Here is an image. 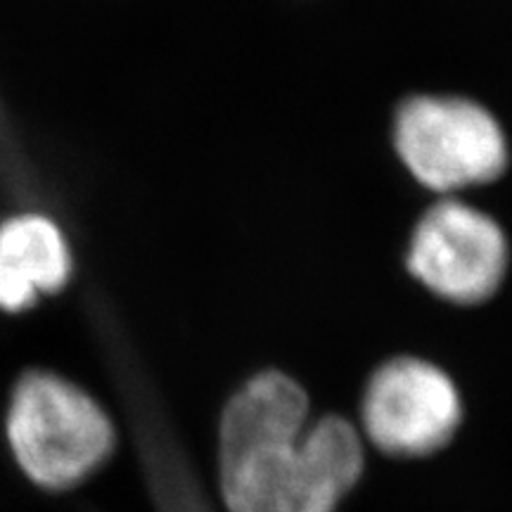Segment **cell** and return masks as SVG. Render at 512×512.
<instances>
[{"mask_svg":"<svg viewBox=\"0 0 512 512\" xmlns=\"http://www.w3.org/2000/svg\"><path fill=\"white\" fill-rule=\"evenodd\" d=\"M309 422L292 377L261 373L230 399L219 432V482L228 512H335L363 472L349 420Z\"/></svg>","mask_w":512,"mask_h":512,"instance_id":"6da1fadb","label":"cell"},{"mask_svg":"<svg viewBox=\"0 0 512 512\" xmlns=\"http://www.w3.org/2000/svg\"><path fill=\"white\" fill-rule=\"evenodd\" d=\"M8 441L24 475L50 491L91 477L110 458V415L81 387L53 373L24 375L12 392Z\"/></svg>","mask_w":512,"mask_h":512,"instance_id":"7a4b0ae2","label":"cell"},{"mask_svg":"<svg viewBox=\"0 0 512 512\" xmlns=\"http://www.w3.org/2000/svg\"><path fill=\"white\" fill-rule=\"evenodd\" d=\"M396 150L422 185L453 192L496 181L510 162L503 126L465 98H413L396 117Z\"/></svg>","mask_w":512,"mask_h":512,"instance_id":"3957f363","label":"cell"},{"mask_svg":"<svg viewBox=\"0 0 512 512\" xmlns=\"http://www.w3.org/2000/svg\"><path fill=\"white\" fill-rule=\"evenodd\" d=\"M510 245L489 214L458 200L427 211L415 228L408 268L422 285L456 304H482L503 285Z\"/></svg>","mask_w":512,"mask_h":512,"instance_id":"277c9868","label":"cell"},{"mask_svg":"<svg viewBox=\"0 0 512 512\" xmlns=\"http://www.w3.org/2000/svg\"><path fill=\"white\" fill-rule=\"evenodd\" d=\"M460 418L463 406L456 384L420 358L384 363L363 396L368 437L389 456H430L453 439Z\"/></svg>","mask_w":512,"mask_h":512,"instance_id":"5b68a950","label":"cell"},{"mask_svg":"<svg viewBox=\"0 0 512 512\" xmlns=\"http://www.w3.org/2000/svg\"><path fill=\"white\" fill-rule=\"evenodd\" d=\"M72 275V254L46 216L24 214L0 226V309L24 311L53 294Z\"/></svg>","mask_w":512,"mask_h":512,"instance_id":"8992f818","label":"cell"},{"mask_svg":"<svg viewBox=\"0 0 512 512\" xmlns=\"http://www.w3.org/2000/svg\"><path fill=\"white\" fill-rule=\"evenodd\" d=\"M140 441H143V458L147 475L155 486V496L162 512H211L204 505V498L197 491L192 477L185 472V465L178 458L174 446L164 439L157 425L150 418L140 425Z\"/></svg>","mask_w":512,"mask_h":512,"instance_id":"52a82bcc","label":"cell"}]
</instances>
